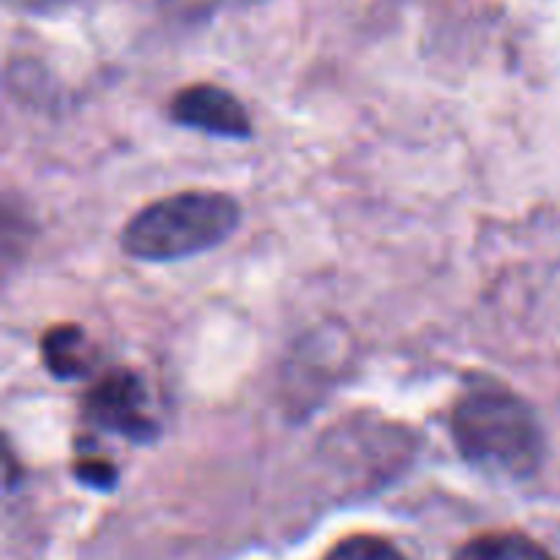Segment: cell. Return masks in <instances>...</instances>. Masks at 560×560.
Returning <instances> with one entry per match:
<instances>
[{"label":"cell","instance_id":"6da1fadb","mask_svg":"<svg viewBox=\"0 0 560 560\" xmlns=\"http://www.w3.org/2000/svg\"><path fill=\"white\" fill-rule=\"evenodd\" d=\"M459 454L479 470L525 479L545 457V438L534 410L506 388L479 386L465 394L452 413Z\"/></svg>","mask_w":560,"mask_h":560},{"label":"cell","instance_id":"7a4b0ae2","mask_svg":"<svg viewBox=\"0 0 560 560\" xmlns=\"http://www.w3.org/2000/svg\"><path fill=\"white\" fill-rule=\"evenodd\" d=\"M238 224V206L217 191H184L137 213L124 230L126 255L180 260L222 244Z\"/></svg>","mask_w":560,"mask_h":560},{"label":"cell","instance_id":"3957f363","mask_svg":"<svg viewBox=\"0 0 560 560\" xmlns=\"http://www.w3.org/2000/svg\"><path fill=\"white\" fill-rule=\"evenodd\" d=\"M85 413L102 430L131 441H151L156 435V424L148 413L145 386L135 372L113 370L98 377L88 392Z\"/></svg>","mask_w":560,"mask_h":560},{"label":"cell","instance_id":"277c9868","mask_svg":"<svg viewBox=\"0 0 560 560\" xmlns=\"http://www.w3.org/2000/svg\"><path fill=\"white\" fill-rule=\"evenodd\" d=\"M173 118L219 137H246L252 124L244 104L219 85H189L173 98Z\"/></svg>","mask_w":560,"mask_h":560},{"label":"cell","instance_id":"5b68a950","mask_svg":"<svg viewBox=\"0 0 560 560\" xmlns=\"http://www.w3.org/2000/svg\"><path fill=\"white\" fill-rule=\"evenodd\" d=\"M42 353L49 372L58 377H66V381L85 375L93 364L91 342H88V337L77 326L52 328L44 337Z\"/></svg>","mask_w":560,"mask_h":560},{"label":"cell","instance_id":"8992f818","mask_svg":"<svg viewBox=\"0 0 560 560\" xmlns=\"http://www.w3.org/2000/svg\"><path fill=\"white\" fill-rule=\"evenodd\" d=\"M454 560H552L536 541L520 534H487L468 541Z\"/></svg>","mask_w":560,"mask_h":560},{"label":"cell","instance_id":"52a82bcc","mask_svg":"<svg viewBox=\"0 0 560 560\" xmlns=\"http://www.w3.org/2000/svg\"><path fill=\"white\" fill-rule=\"evenodd\" d=\"M326 560H408L397 547L375 536H353L328 552Z\"/></svg>","mask_w":560,"mask_h":560},{"label":"cell","instance_id":"ba28073f","mask_svg":"<svg viewBox=\"0 0 560 560\" xmlns=\"http://www.w3.org/2000/svg\"><path fill=\"white\" fill-rule=\"evenodd\" d=\"M82 481H88L91 487H109L115 479V468L109 463H102V459H82L80 468H77Z\"/></svg>","mask_w":560,"mask_h":560},{"label":"cell","instance_id":"9c48e42d","mask_svg":"<svg viewBox=\"0 0 560 560\" xmlns=\"http://www.w3.org/2000/svg\"><path fill=\"white\" fill-rule=\"evenodd\" d=\"M9 3L20 5V9H52V5H63L69 0H9Z\"/></svg>","mask_w":560,"mask_h":560},{"label":"cell","instance_id":"30bf717a","mask_svg":"<svg viewBox=\"0 0 560 560\" xmlns=\"http://www.w3.org/2000/svg\"><path fill=\"white\" fill-rule=\"evenodd\" d=\"M170 3L180 5V9H206V5L217 3V0H170Z\"/></svg>","mask_w":560,"mask_h":560}]
</instances>
